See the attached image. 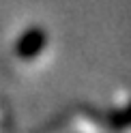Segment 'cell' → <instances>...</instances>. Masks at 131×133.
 Wrapping results in <instances>:
<instances>
[{
	"label": "cell",
	"mask_w": 131,
	"mask_h": 133,
	"mask_svg": "<svg viewBox=\"0 0 131 133\" xmlns=\"http://www.w3.org/2000/svg\"><path fill=\"white\" fill-rule=\"evenodd\" d=\"M52 52V35L43 26H28L15 37L11 60L19 69H39Z\"/></svg>",
	"instance_id": "6da1fadb"
},
{
	"label": "cell",
	"mask_w": 131,
	"mask_h": 133,
	"mask_svg": "<svg viewBox=\"0 0 131 133\" xmlns=\"http://www.w3.org/2000/svg\"><path fill=\"white\" fill-rule=\"evenodd\" d=\"M9 122H11V114H9V107H6L2 101H0V131L9 129Z\"/></svg>",
	"instance_id": "277c9868"
},
{
	"label": "cell",
	"mask_w": 131,
	"mask_h": 133,
	"mask_svg": "<svg viewBox=\"0 0 131 133\" xmlns=\"http://www.w3.org/2000/svg\"><path fill=\"white\" fill-rule=\"evenodd\" d=\"M54 131H73V133H95V131H105L108 124H105V118L99 114H95L88 107H75L62 116L60 122L52 124Z\"/></svg>",
	"instance_id": "7a4b0ae2"
},
{
	"label": "cell",
	"mask_w": 131,
	"mask_h": 133,
	"mask_svg": "<svg viewBox=\"0 0 131 133\" xmlns=\"http://www.w3.org/2000/svg\"><path fill=\"white\" fill-rule=\"evenodd\" d=\"M103 118L110 131H131V92L129 90H122L120 95L112 99V105Z\"/></svg>",
	"instance_id": "3957f363"
}]
</instances>
